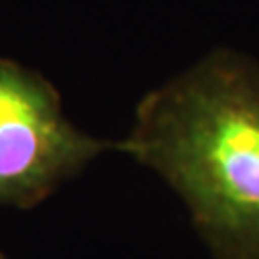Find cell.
<instances>
[{
  "label": "cell",
  "instance_id": "1",
  "mask_svg": "<svg viewBox=\"0 0 259 259\" xmlns=\"http://www.w3.org/2000/svg\"><path fill=\"white\" fill-rule=\"evenodd\" d=\"M186 204L215 259H259V60L213 50L135 111L115 144Z\"/></svg>",
  "mask_w": 259,
  "mask_h": 259
},
{
  "label": "cell",
  "instance_id": "2",
  "mask_svg": "<svg viewBox=\"0 0 259 259\" xmlns=\"http://www.w3.org/2000/svg\"><path fill=\"white\" fill-rule=\"evenodd\" d=\"M115 144L77 129L54 84L0 56V204H42Z\"/></svg>",
  "mask_w": 259,
  "mask_h": 259
},
{
  "label": "cell",
  "instance_id": "3",
  "mask_svg": "<svg viewBox=\"0 0 259 259\" xmlns=\"http://www.w3.org/2000/svg\"><path fill=\"white\" fill-rule=\"evenodd\" d=\"M0 259H6V257H4V255H2V253H0Z\"/></svg>",
  "mask_w": 259,
  "mask_h": 259
}]
</instances>
